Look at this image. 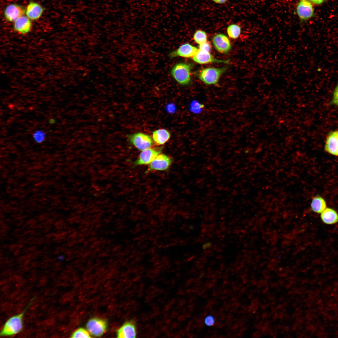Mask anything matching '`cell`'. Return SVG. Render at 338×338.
Returning <instances> with one entry per match:
<instances>
[{
  "mask_svg": "<svg viewBox=\"0 0 338 338\" xmlns=\"http://www.w3.org/2000/svg\"><path fill=\"white\" fill-rule=\"evenodd\" d=\"M48 122L49 124H53L55 123L56 120L54 118H51L49 120Z\"/></svg>",
  "mask_w": 338,
  "mask_h": 338,
  "instance_id": "30",
  "label": "cell"
},
{
  "mask_svg": "<svg viewBox=\"0 0 338 338\" xmlns=\"http://www.w3.org/2000/svg\"><path fill=\"white\" fill-rule=\"evenodd\" d=\"M32 27L30 19L27 16H22L16 20L13 25L14 29L22 34L29 33Z\"/></svg>",
  "mask_w": 338,
  "mask_h": 338,
  "instance_id": "15",
  "label": "cell"
},
{
  "mask_svg": "<svg viewBox=\"0 0 338 338\" xmlns=\"http://www.w3.org/2000/svg\"><path fill=\"white\" fill-rule=\"evenodd\" d=\"M46 132L42 130H37L35 131L32 134L33 140L35 142L38 144L43 142L46 140Z\"/></svg>",
  "mask_w": 338,
  "mask_h": 338,
  "instance_id": "21",
  "label": "cell"
},
{
  "mask_svg": "<svg viewBox=\"0 0 338 338\" xmlns=\"http://www.w3.org/2000/svg\"><path fill=\"white\" fill-rule=\"evenodd\" d=\"M238 324H237V323H236V324H234V325H233V330H236V329H237V328L238 327Z\"/></svg>",
  "mask_w": 338,
  "mask_h": 338,
  "instance_id": "32",
  "label": "cell"
},
{
  "mask_svg": "<svg viewBox=\"0 0 338 338\" xmlns=\"http://www.w3.org/2000/svg\"><path fill=\"white\" fill-rule=\"evenodd\" d=\"M207 38V35L205 32L201 29L196 31L193 36L194 41L199 45L206 42Z\"/></svg>",
  "mask_w": 338,
  "mask_h": 338,
  "instance_id": "22",
  "label": "cell"
},
{
  "mask_svg": "<svg viewBox=\"0 0 338 338\" xmlns=\"http://www.w3.org/2000/svg\"><path fill=\"white\" fill-rule=\"evenodd\" d=\"M199 49L210 52L211 49V46L210 44L206 42L199 46Z\"/></svg>",
  "mask_w": 338,
  "mask_h": 338,
  "instance_id": "25",
  "label": "cell"
},
{
  "mask_svg": "<svg viewBox=\"0 0 338 338\" xmlns=\"http://www.w3.org/2000/svg\"><path fill=\"white\" fill-rule=\"evenodd\" d=\"M320 217L323 222L327 224H333L338 222V214L332 208L326 207L321 213Z\"/></svg>",
  "mask_w": 338,
  "mask_h": 338,
  "instance_id": "17",
  "label": "cell"
},
{
  "mask_svg": "<svg viewBox=\"0 0 338 338\" xmlns=\"http://www.w3.org/2000/svg\"><path fill=\"white\" fill-rule=\"evenodd\" d=\"M25 10L22 6L16 4H11L8 5L4 11V17L9 22H14L25 13Z\"/></svg>",
  "mask_w": 338,
  "mask_h": 338,
  "instance_id": "9",
  "label": "cell"
},
{
  "mask_svg": "<svg viewBox=\"0 0 338 338\" xmlns=\"http://www.w3.org/2000/svg\"><path fill=\"white\" fill-rule=\"evenodd\" d=\"M213 44L219 52L226 54L230 50L231 46L228 37L223 33H218L212 38Z\"/></svg>",
  "mask_w": 338,
  "mask_h": 338,
  "instance_id": "10",
  "label": "cell"
},
{
  "mask_svg": "<svg viewBox=\"0 0 338 338\" xmlns=\"http://www.w3.org/2000/svg\"><path fill=\"white\" fill-rule=\"evenodd\" d=\"M170 132L167 130L159 129L154 131L153 133V139L156 144L163 145L167 142L170 137Z\"/></svg>",
  "mask_w": 338,
  "mask_h": 338,
  "instance_id": "19",
  "label": "cell"
},
{
  "mask_svg": "<svg viewBox=\"0 0 338 338\" xmlns=\"http://www.w3.org/2000/svg\"><path fill=\"white\" fill-rule=\"evenodd\" d=\"M214 283L212 282H208L205 285L206 288L209 289L213 287L214 285Z\"/></svg>",
  "mask_w": 338,
  "mask_h": 338,
  "instance_id": "29",
  "label": "cell"
},
{
  "mask_svg": "<svg viewBox=\"0 0 338 338\" xmlns=\"http://www.w3.org/2000/svg\"><path fill=\"white\" fill-rule=\"evenodd\" d=\"M216 326L218 328H222L224 326V324L222 323L217 322L216 323Z\"/></svg>",
  "mask_w": 338,
  "mask_h": 338,
  "instance_id": "31",
  "label": "cell"
},
{
  "mask_svg": "<svg viewBox=\"0 0 338 338\" xmlns=\"http://www.w3.org/2000/svg\"><path fill=\"white\" fill-rule=\"evenodd\" d=\"M44 11V8L40 4L36 2H31L26 8L25 13L30 20H36L41 16Z\"/></svg>",
  "mask_w": 338,
  "mask_h": 338,
  "instance_id": "16",
  "label": "cell"
},
{
  "mask_svg": "<svg viewBox=\"0 0 338 338\" xmlns=\"http://www.w3.org/2000/svg\"><path fill=\"white\" fill-rule=\"evenodd\" d=\"M309 0H300L296 8L297 14L301 20L310 19L314 15V9Z\"/></svg>",
  "mask_w": 338,
  "mask_h": 338,
  "instance_id": "8",
  "label": "cell"
},
{
  "mask_svg": "<svg viewBox=\"0 0 338 338\" xmlns=\"http://www.w3.org/2000/svg\"><path fill=\"white\" fill-rule=\"evenodd\" d=\"M162 149V147L149 148L142 151L137 159L134 162V165H141L150 163L159 154Z\"/></svg>",
  "mask_w": 338,
  "mask_h": 338,
  "instance_id": "6",
  "label": "cell"
},
{
  "mask_svg": "<svg viewBox=\"0 0 338 338\" xmlns=\"http://www.w3.org/2000/svg\"><path fill=\"white\" fill-rule=\"evenodd\" d=\"M192 67V65L190 64L177 63L173 66L171 74L179 84L181 85H187L191 82L190 73Z\"/></svg>",
  "mask_w": 338,
  "mask_h": 338,
  "instance_id": "2",
  "label": "cell"
},
{
  "mask_svg": "<svg viewBox=\"0 0 338 338\" xmlns=\"http://www.w3.org/2000/svg\"><path fill=\"white\" fill-rule=\"evenodd\" d=\"M136 335V325L135 322L133 320L125 322L117 332L118 338H135Z\"/></svg>",
  "mask_w": 338,
  "mask_h": 338,
  "instance_id": "12",
  "label": "cell"
},
{
  "mask_svg": "<svg viewBox=\"0 0 338 338\" xmlns=\"http://www.w3.org/2000/svg\"><path fill=\"white\" fill-rule=\"evenodd\" d=\"M227 32L228 36L233 39H236L241 33V28L236 24H232L227 28Z\"/></svg>",
  "mask_w": 338,
  "mask_h": 338,
  "instance_id": "20",
  "label": "cell"
},
{
  "mask_svg": "<svg viewBox=\"0 0 338 338\" xmlns=\"http://www.w3.org/2000/svg\"><path fill=\"white\" fill-rule=\"evenodd\" d=\"M88 331L95 337L101 336L106 331L107 324L106 321L99 318H93L90 320L86 324Z\"/></svg>",
  "mask_w": 338,
  "mask_h": 338,
  "instance_id": "5",
  "label": "cell"
},
{
  "mask_svg": "<svg viewBox=\"0 0 338 338\" xmlns=\"http://www.w3.org/2000/svg\"><path fill=\"white\" fill-rule=\"evenodd\" d=\"M310 2L315 5H320L322 4L325 0H309Z\"/></svg>",
  "mask_w": 338,
  "mask_h": 338,
  "instance_id": "27",
  "label": "cell"
},
{
  "mask_svg": "<svg viewBox=\"0 0 338 338\" xmlns=\"http://www.w3.org/2000/svg\"><path fill=\"white\" fill-rule=\"evenodd\" d=\"M225 315L223 314L220 316V318L221 320H224L225 318Z\"/></svg>",
  "mask_w": 338,
  "mask_h": 338,
  "instance_id": "33",
  "label": "cell"
},
{
  "mask_svg": "<svg viewBox=\"0 0 338 338\" xmlns=\"http://www.w3.org/2000/svg\"><path fill=\"white\" fill-rule=\"evenodd\" d=\"M227 69V67L208 68L201 70L198 73V78L207 85L217 84L220 76Z\"/></svg>",
  "mask_w": 338,
  "mask_h": 338,
  "instance_id": "3",
  "label": "cell"
},
{
  "mask_svg": "<svg viewBox=\"0 0 338 338\" xmlns=\"http://www.w3.org/2000/svg\"><path fill=\"white\" fill-rule=\"evenodd\" d=\"M212 1L216 4H222L226 3L228 0H212Z\"/></svg>",
  "mask_w": 338,
  "mask_h": 338,
  "instance_id": "28",
  "label": "cell"
},
{
  "mask_svg": "<svg viewBox=\"0 0 338 338\" xmlns=\"http://www.w3.org/2000/svg\"><path fill=\"white\" fill-rule=\"evenodd\" d=\"M33 300V299L21 313L8 319L0 332L1 336H12L18 333L22 330L23 327V317L25 312Z\"/></svg>",
  "mask_w": 338,
  "mask_h": 338,
  "instance_id": "1",
  "label": "cell"
},
{
  "mask_svg": "<svg viewBox=\"0 0 338 338\" xmlns=\"http://www.w3.org/2000/svg\"><path fill=\"white\" fill-rule=\"evenodd\" d=\"M72 338H90L89 332L83 328H80L75 331L71 335Z\"/></svg>",
  "mask_w": 338,
  "mask_h": 338,
  "instance_id": "23",
  "label": "cell"
},
{
  "mask_svg": "<svg viewBox=\"0 0 338 338\" xmlns=\"http://www.w3.org/2000/svg\"><path fill=\"white\" fill-rule=\"evenodd\" d=\"M324 149L327 152L338 156V131H333L329 134L326 139Z\"/></svg>",
  "mask_w": 338,
  "mask_h": 338,
  "instance_id": "14",
  "label": "cell"
},
{
  "mask_svg": "<svg viewBox=\"0 0 338 338\" xmlns=\"http://www.w3.org/2000/svg\"><path fill=\"white\" fill-rule=\"evenodd\" d=\"M127 138L132 145L142 151L150 148L152 144L151 137L143 133H137L130 134L128 136Z\"/></svg>",
  "mask_w": 338,
  "mask_h": 338,
  "instance_id": "4",
  "label": "cell"
},
{
  "mask_svg": "<svg viewBox=\"0 0 338 338\" xmlns=\"http://www.w3.org/2000/svg\"><path fill=\"white\" fill-rule=\"evenodd\" d=\"M331 103L338 106V84L336 86L333 92Z\"/></svg>",
  "mask_w": 338,
  "mask_h": 338,
  "instance_id": "24",
  "label": "cell"
},
{
  "mask_svg": "<svg viewBox=\"0 0 338 338\" xmlns=\"http://www.w3.org/2000/svg\"><path fill=\"white\" fill-rule=\"evenodd\" d=\"M326 208V202L322 197L317 195L313 197L310 205V208L313 212L321 213Z\"/></svg>",
  "mask_w": 338,
  "mask_h": 338,
  "instance_id": "18",
  "label": "cell"
},
{
  "mask_svg": "<svg viewBox=\"0 0 338 338\" xmlns=\"http://www.w3.org/2000/svg\"><path fill=\"white\" fill-rule=\"evenodd\" d=\"M196 62L200 64H206L211 63H228L226 60H218L215 59L209 52L199 49L192 58Z\"/></svg>",
  "mask_w": 338,
  "mask_h": 338,
  "instance_id": "13",
  "label": "cell"
},
{
  "mask_svg": "<svg viewBox=\"0 0 338 338\" xmlns=\"http://www.w3.org/2000/svg\"><path fill=\"white\" fill-rule=\"evenodd\" d=\"M205 322V324L207 325H213L214 324V320L213 317L209 316L206 318Z\"/></svg>",
  "mask_w": 338,
  "mask_h": 338,
  "instance_id": "26",
  "label": "cell"
},
{
  "mask_svg": "<svg viewBox=\"0 0 338 338\" xmlns=\"http://www.w3.org/2000/svg\"><path fill=\"white\" fill-rule=\"evenodd\" d=\"M195 47L188 44L181 45L177 49L173 51L169 54L171 58L177 57L193 58L198 51Z\"/></svg>",
  "mask_w": 338,
  "mask_h": 338,
  "instance_id": "11",
  "label": "cell"
},
{
  "mask_svg": "<svg viewBox=\"0 0 338 338\" xmlns=\"http://www.w3.org/2000/svg\"><path fill=\"white\" fill-rule=\"evenodd\" d=\"M172 162V159L164 154L158 155L151 163L146 172L152 171H164L167 169Z\"/></svg>",
  "mask_w": 338,
  "mask_h": 338,
  "instance_id": "7",
  "label": "cell"
}]
</instances>
